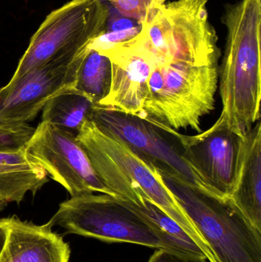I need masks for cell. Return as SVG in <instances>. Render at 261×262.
<instances>
[{
  "instance_id": "1",
  "label": "cell",
  "mask_w": 261,
  "mask_h": 262,
  "mask_svg": "<svg viewBox=\"0 0 261 262\" xmlns=\"http://www.w3.org/2000/svg\"><path fill=\"white\" fill-rule=\"evenodd\" d=\"M208 2H168L137 35L97 51L112 66L110 93L99 105L162 130L202 132L215 109L222 55Z\"/></svg>"
},
{
  "instance_id": "2",
  "label": "cell",
  "mask_w": 261,
  "mask_h": 262,
  "mask_svg": "<svg viewBox=\"0 0 261 262\" xmlns=\"http://www.w3.org/2000/svg\"><path fill=\"white\" fill-rule=\"evenodd\" d=\"M225 53L219 64L222 110L215 123L239 137L260 120L261 0H239L224 6Z\"/></svg>"
},
{
  "instance_id": "3",
  "label": "cell",
  "mask_w": 261,
  "mask_h": 262,
  "mask_svg": "<svg viewBox=\"0 0 261 262\" xmlns=\"http://www.w3.org/2000/svg\"><path fill=\"white\" fill-rule=\"evenodd\" d=\"M77 140L85 149L103 184L116 198L140 206L144 199L179 223L200 246L210 262L212 254L188 215L151 163L127 144L105 134L90 120L84 121Z\"/></svg>"
},
{
  "instance_id": "4",
  "label": "cell",
  "mask_w": 261,
  "mask_h": 262,
  "mask_svg": "<svg viewBox=\"0 0 261 262\" xmlns=\"http://www.w3.org/2000/svg\"><path fill=\"white\" fill-rule=\"evenodd\" d=\"M47 223L52 228H63L67 233L107 243H131L196 256L128 202L107 194L72 196L60 204Z\"/></svg>"
},
{
  "instance_id": "5",
  "label": "cell",
  "mask_w": 261,
  "mask_h": 262,
  "mask_svg": "<svg viewBox=\"0 0 261 262\" xmlns=\"http://www.w3.org/2000/svg\"><path fill=\"white\" fill-rule=\"evenodd\" d=\"M162 177L216 262H261V232L229 200L208 196L170 177Z\"/></svg>"
},
{
  "instance_id": "6",
  "label": "cell",
  "mask_w": 261,
  "mask_h": 262,
  "mask_svg": "<svg viewBox=\"0 0 261 262\" xmlns=\"http://www.w3.org/2000/svg\"><path fill=\"white\" fill-rule=\"evenodd\" d=\"M88 119L148 160L162 175L208 196L226 200L185 158L173 129L162 130L137 117L99 104L93 106Z\"/></svg>"
},
{
  "instance_id": "7",
  "label": "cell",
  "mask_w": 261,
  "mask_h": 262,
  "mask_svg": "<svg viewBox=\"0 0 261 262\" xmlns=\"http://www.w3.org/2000/svg\"><path fill=\"white\" fill-rule=\"evenodd\" d=\"M90 44L69 48L0 88V127L34 121L51 98L73 87Z\"/></svg>"
},
{
  "instance_id": "8",
  "label": "cell",
  "mask_w": 261,
  "mask_h": 262,
  "mask_svg": "<svg viewBox=\"0 0 261 262\" xmlns=\"http://www.w3.org/2000/svg\"><path fill=\"white\" fill-rule=\"evenodd\" d=\"M108 17L109 6L102 0H70L52 11L31 38L11 79L69 48L91 42L106 32Z\"/></svg>"
},
{
  "instance_id": "9",
  "label": "cell",
  "mask_w": 261,
  "mask_h": 262,
  "mask_svg": "<svg viewBox=\"0 0 261 262\" xmlns=\"http://www.w3.org/2000/svg\"><path fill=\"white\" fill-rule=\"evenodd\" d=\"M26 149L70 197L94 192L113 196L100 180L75 134L41 121Z\"/></svg>"
},
{
  "instance_id": "10",
  "label": "cell",
  "mask_w": 261,
  "mask_h": 262,
  "mask_svg": "<svg viewBox=\"0 0 261 262\" xmlns=\"http://www.w3.org/2000/svg\"><path fill=\"white\" fill-rule=\"evenodd\" d=\"M173 135L188 163L209 186L228 200L237 169L241 137L214 124L196 135H184L177 130H173Z\"/></svg>"
},
{
  "instance_id": "11",
  "label": "cell",
  "mask_w": 261,
  "mask_h": 262,
  "mask_svg": "<svg viewBox=\"0 0 261 262\" xmlns=\"http://www.w3.org/2000/svg\"><path fill=\"white\" fill-rule=\"evenodd\" d=\"M228 200L261 232V121L240 138L237 169Z\"/></svg>"
},
{
  "instance_id": "12",
  "label": "cell",
  "mask_w": 261,
  "mask_h": 262,
  "mask_svg": "<svg viewBox=\"0 0 261 262\" xmlns=\"http://www.w3.org/2000/svg\"><path fill=\"white\" fill-rule=\"evenodd\" d=\"M6 249L12 262H69L70 249L62 237L46 224L6 218Z\"/></svg>"
},
{
  "instance_id": "13",
  "label": "cell",
  "mask_w": 261,
  "mask_h": 262,
  "mask_svg": "<svg viewBox=\"0 0 261 262\" xmlns=\"http://www.w3.org/2000/svg\"><path fill=\"white\" fill-rule=\"evenodd\" d=\"M48 176L26 148L0 152V200L19 204L28 192L35 195L49 181Z\"/></svg>"
},
{
  "instance_id": "14",
  "label": "cell",
  "mask_w": 261,
  "mask_h": 262,
  "mask_svg": "<svg viewBox=\"0 0 261 262\" xmlns=\"http://www.w3.org/2000/svg\"><path fill=\"white\" fill-rule=\"evenodd\" d=\"M94 104L72 88L64 89L51 98L43 107L41 121L51 123L61 130L77 134Z\"/></svg>"
},
{
  "instance_id": "15",
  "label": "cell",
  "mask_w": 261,
  "mask_h": 262,
  "mask_svg": "<svg viewBox=\"0 0 261 262\" xmlns=\"http://www.w3.org/2000/svg\"><path fill=\"white\" fill-rule=\"evenodd\" d=\"M112 66L110 59L90 49L81 61L72 89L82 94L93 104H101L110 93Z\"/></svg>"
},
{
  "instance_id": "16",
  "label": "cell",
  "mask_w": 261,
  "mask_h": 262,
  "mask_svg": "<svg viewBox=\"0 0 261 262\" xmlns=\"http://www.w3.org/2000/svg\"><path fill=\"white\" fill-rule=\"evenodd\" d=\"M128 203H130L132 207L134 208L136 210L142 213L143 215L148 217L169 236L185 246L195 255L205 257L207 258L205 252L196 243V242L192 238L191 235L179 223H176L171 217L162 212L151 202L144 199L140 206H136L130 202Z\"/></svg>"
},
{
  "instance_id": "17",
  "label": "cell",
  "mask_w": 261,
  "mask_h": 262,
  "mask_svg": "<svg viewBox=\"0 0 261 262\" xmlns=\"http://www.w3.org/2000/svg\"><path fill=\"white\" fill-rule=\"evenodd\" d=\"M107 2L121 16L140 26L151 21L170 0H102Z\"/></svg>"
},
{
  "instance_id": "18",
  "label": "cell",
  "mask_w": 261,
  "mask_h": 262,
  "mask_svg": "<svg viewBox=\"0 0 261 262\" xmlns=\"http://www.w3.org/2000/svg\"><path fill=\"white\" fill-rule=\"evenodd\" d=\"M35 128L29 124L0 127V152H13L25 149Z\"/></svg>"
},
{
  "instance_id": "19",
  "label": "cell",
  "mask_w": 261,
  "mask_h": 262,
  "mask_svg": "<svg viewBox=\"0 0 261 262\" xmlns=\"http://www.w3.org/2000/svg\"><path fill=\"white\" fill-rule=\"evenodd\" d=\"M148 262H210L205 257L179 254L165 249H157Z\"/></svg>"
},
{
  "instance_id": "20",
  "label": "cell",
  "mask_w": 261,
  "mask_h": 262,
  "mask_svg": "<svg viewBox=\"0 0 261 262\" xmlns=\"http://www.w3.org/2000/svg\"><path fill=\"white\" fill-rule=\"evenodd\" d=\"M8 226L6 218L0 219V262H12L6 249Z\"/></svg>"
},
{
  "instance_id": "21",
  "label": "cell",
  "mask_w": 261,
  "mask_h": 262,
  "mask_svg": "<svg viewBox=\"0 0 261 262\" xmlns=\"http://www.w3.org/2000/svg\"><path fill=\"white\" fill-rule=\"evenodd\" d=\"M7 204L8 203H6V202L3 201V200H0V210H2V209H4V208L6 207V206Z\"/></svg>"
}]
</instances>
